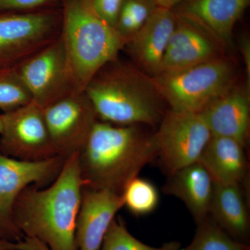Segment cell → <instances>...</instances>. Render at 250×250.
<instances>
[{
    "label": "cell",
    "instance_id": "obj_1",
    "mask_svg": "<svg viewBox=\"0 0 250 250\" xmlns=\"http://www.w3.org/2000/svg\"><path fill=\"white\" fill-rule=\"evenodd\" d=\"M78 154L67 158L57 178L47 187H26L14 207V220L24 237L49 250H77L75 233L82 189Z\"/></svg>",
    "mask_w": 250,
    "mask_h": 250
},
{
    "label": "cell",
    "instance_id": "obj_2",
    "mask_svg": "<svg viewBox=\"0 0 250 250\" xmlns=\"http://www.w3.org/2000/svg\"><path fill=\"white\" fill-rule=\"evenodd\" d=\"M140 126L97 122L78 154L83 187L121 195L125 186L156 160L154 133Z\"/></svg>",
    "mask_w": 250,
    "mask_h": 250
},
{
    "label": "cell",
    "instance_id": "obj_3",
    "mask_svg": "<svg viewBox=\"0 0 250 250\" xmlns=\"http://www.w3.org/2000/svg\"><path fill=\"white\" fill-rule=\"evenodd\" d=\"M83 92L105 123L155 126L166 113L152 77L118 57L100 68Z\"/></svg>",
    "mask_w": 250,
    "mask_h": 250
},
{
    "label": "cell",
    "instance_id": "obj_4",
    "mask_svg": "<svg viewBox=\"0 0 250 250\" xmlns=\"http://www.w3.org/2000/svg\"><path fill=\"white\" fill-rule=\"evenodd\" d=\"M60 37L77 91L118 58L125 42L116 29L99 17L88 0H62Z\"/></svg>",
    "mask_w": 250,
    "mask_h": 250
},
{
    "label": "cell",
    "instance_id": "obj_5",
    "mask_svg": "<svg viewBox=\"0 0 250 250\" xmlns=\"http://www.w3.org/2000/svg\"><path fill=\"white\" fill-rule=\"evenodd\" d=\"M151 77L170 109L200 113L233 86L235 70L231 62L219 57L180 71Z\"/></svg>",
    "mask_w": 250,
    "mask_h": 250
},
{
    "label": "cell",
    "instance_id": "obj_6",
    "mask_svg": "<svg viewBox=\"0 0 250 250\" xmlns=\"http://www.w3.org/2000/svg\"><path fill=\"white\" fill-rule=\"evenodd\" d=\"M62 11L0 13V68L16 67L60 36Z\"/></svg>",
    "mask_w": 250,
    "mask_h": 250
},
{
    "label": "cell",
    "instance_id": "obj_7",
    "mask_svg": "<svg viewBox=\"0 0 250 250\" xmlns=\"http://www.w3.org/2000/svg\"><path fill=\"white\" fill-rule=\"evenodd\" d=\"M154 136L156 160L168 175L197 162L212 134L201 113L170 109Z\"/></svg>",
    "mask_w": 250,
    "mask_h": 250
},
{
    "label": "cell",
    "instance_id": "obj_8",
    "mask_svg": "<svg viewBox=\"0 0 250 250\" xmlns=\"http://www.w3.org/2000/svg\"><path fill=\"white\" fill-rule=\"evenodd\" d=\"M16 69L31 102L41 108L79 93L74 84L60 36L23 61Z\"/></svg>",
    "mask_w": 250,
    "mask_h": 250
},
{
    "label": "cell",
    "instance_id": "obj_9",
    "mask_svg": "<svg viewBox=\"0 0 250 250\" xmlns=\"http://www.w3.org/2000/svg\"><path fill=\"white\" fill-rule=\"evenodd\" d=\"M66 159L56 156L36 162L13 159L0 152V239L22 241L24 235L14 220L15 203L29 186H48L57 178Z\"/></svg>",
    "mask_w": 250,
    "mask_h": 250
},
{
    "label": "cell",
    "instance_id": "obj_10",
    "mask_svg": "<svg viewBox=\"0 0 250 250\" xmlns=\"http://www.w3.org/2000/svg\"><path fill=\"white\" fill-rule=\"evenodd\" d=\"M1 154L30 162L58 156L49 136L42 109L36 104L31 102L21 107L1 113Z\"/></svg>",
    "mask_w": 250,
    "mask_h": 250
},
{
    "label": "cell",
    "instance_id": "obj_11",
    "mask_svg": "<svg viewBox=\"0 0 250 250\" xmlns=\"http://www.w3.org/2000/svg\"><path fill=\"white\" fill-rule=\"evenodd\" d=\"M42 109L58 156L67 159L80 154L99 121L86 94H72Z\"/></svg>",
    "mask_w": 250,
    "mask_h": 250
},
{
    "label": "cell",
    "instance_id": "obj_12",
    "mask_svg": "<svg viewBox=\"0 0 250 250\" xmlns=\"http://www.w3.org/2000/svg\"><path fill=\"white\" fill-rule=\"evenodd\" d=\"M250 0H182L173 11L213 39L221 47H229L233 31Z\"/></svg>",
    "mask_w": 250,
    "mask_h": 250
},
{
    "label": "cell",
    "instance_id": "obj_13",
    "mask_svg": "<svg viewBox=\"0 0 250 250\" xmlns=\"http://www.w3.org/2000/svg\"><path fill=\"white\" fill-rule=\"evenodd\" d=\"M123 207L121 195L83 187L75 233L77 250H100L110 225Z\"/></svg>",
    "mask_w": 250,
    "mask_h": 250
},
{
    "label": "cell",
    "instance_id": "obj_14",
    "mask_svg": "<svg viewBox=\"0 0 250 250\" xmlns=\"http://www.w3.org/2000/svg\"><path fill=\"white\" fill-rule=\"evenodd\" d=\"M177 22L173 10L158 6L124 49L150 77L159 74L170 36Z\"/></svg>",
    "mask_w": 250,
    "mask_h": 250
},
{
    "label": "cell",
    "instance_id": "obj_15",
    "mask_svg": "<svg viewBox=\"0 0 250 250\" xmlns=\"http://www.w3.org/2000/svg\"><path fill=\"white\" fill-rule=\"evenodd\" d=\"M212 136L236 140L245 148L250 130L249 90L231 87L215 99L201 112Z\"/></svg>",
    "mask_w": 250,
    "mask_h": 250
},
{
    "label": "cell",
    "instance_id": "obj_16",
    "mask_svg": "<svg viewBox=\"0 0 250 250\" xmlns=\"http://www.w3.org/2000/svg\"><path fill=\"white\" fill-rule=\"evenodd\" d=\"M220 47L201 29L177 16L158 75L180 71L221 57Z\"/></svg>",
    "mask_w": 250,
    "mask_h": 250
},
{
    "label": "cell",
    "instance_id": "obj_17",
    "mask_svg": "<svg viewBox=\"0 0 250 250\" xmlns=\"http://www.w3.org/2000/svg\"><path fill=\"white\" fill-rule=\"evenodd\" d=\"M214 183L198 161L168 174L162 191L182 200L196 225L209 215Z\"/></svg>",
    "mask_w": 250,
    "mask_h": 250
},
{
    "label": "cell",
    "instance_id": "obj_18",
    "mask_svg": "<svg viewBox=\"0 0 250 250\" xmlns=\"http://www.w3.org/2000/svg\"><path fill=\"white\" fill-rule=\"evenodd\" d=\"M245 149L236 140L212 136L198 162L208 171L214 184L248 186L249 163Z\"/></svg>",
    "mask_w": 250,
    "mask_h": 250
},
{
    "label": "cell",
    "instance_id": "obj_19",
    "mask_svg": "<svg viewBox=\"0 0 250 250\" xmlns=\"http://www.w3.org/2000/svg\"><path fill=\"white\" fill-rule=\"evenodd\" d=\"M209 215L231 238L248 245L250 218L248 186L214 184Z\"/></svg>",
    "mask_w": 250,
    "mask_h": 250
},
{
    "label": "cell",
    "instance_id": "obj_20",
    "mask_svg": "<svg viewBox=\"0 0 250 250\" xmlns=\"http://www.w3.org/2000/svg\"><path fill=\"white\" fill-rule=\"evenodd\" d=\"M179 250H250V248L231 238L208 215L197 225L191 243Z\"/></svg>",
    "mask_w": 250,
    "mask_h": 250
},
{
    "label": "cell",
    "instance_id": "obj_21",
    "mask_svg": "<svg viewBox=\"0 0 250 250\" xmlns=\"http://www.w3.org/2000/svg\"><path fill=\"white\" fill-rule=\"evenodd\" d=\"M124 207L135 216L150 214L157 208L159 192L147 179L136 177L125 186L121 194Z\"/></svg>",
    "mask_w": 250,
    "mask_h": 250
},
{
    "label": "cell",
    "instance_id": "obj_22",
    "mask_svg": "<svg viewBox=\"0 0 250 250\" xmlns=\"http://www.w3.org/2000/svg\"><path fill=\"white\" fill-rule=\"evenodd\" d=\"M182 244L170 241L155 248L145 244L129 232L121 218L113 220L105 235L100 250H179Z\"/></svg>",
    "mask_w": 250,
    "mask_h": 250
},
{
    "label": "cell",
    "instance_id": "obj_23",
    "mask_svg": "<svg viewBox=\"0 0 250 250\" xmlns=\"http://www.w3.org/2000/svg\"><path fill=\"white\" fill-rule=\"evenodd\" d=\"M158 6L152 0H124L116 29L125 42L140 30Z\"/></svg>",
    "mask_w": 250,
    "mask_h": 250
},
{
    "label": "cell",
    "instance_id": "obj_24",
    "mask_svg": "<svg viewBox=\"0 0 250 250\" xmlns=\"http://www.w3.org/2000/svg\"><path fill=\"white\" fill-rule=\"evenodd\" d=\"M29 92L16 67L0 68V110L12 111L31 103Z\"/></svg>",
    "mask_w": 250,
    "mask_h": 250
},
{
    "label": "cell",
    "instance_id": "obj_25",
    "mask_svg": "<svg viewBox=\"0 0 250 250\" xmlns=\"http://www.w3.org/2000/svg\"><path fill=\"white\" fill-rule=\"evenodd\" d=\"M99 17L116 29L124 0H88Z\"/></svg>",
    "mask_w": 250,
    "mask_h": 250
},
{
    "label": "cell",
    "instance_id": "obj_26",
    "mask_svg": "<svg viewBox=\"0 0 250 250\" xmlns=\"http://www.w3.org/2000/svg\"><path fill=\"white\" fill-rule=\"evenodd\" d=\"M57 0H0V13L39 11Z\"/></svg>",
    "mask_w": 250,
    "mask_h": 250
},
{
    "label": "cell",
    "instance_id": "obj_27",
    "mask_svg": "<svg viewBox=\"0 0 250 250\" xmlns=\"http://www.w3.org/2000/svg\"><path fill=\"white\" fill-rule=\"evenodd\" d=\"M17 250H49L46 245L34 238L24 237L18 242Z\"/></svg>",
    "mask_w": 250,
    "mask_h": 250
},
{
    "label": "cell",
    "instance_id": "obj_28",
    "mask_svg": "<svg viewBox=\"0 0 250 250\" xmlns=\"http://www.w3.org/2000/svg\"><path fill=\"white\" fill-rule=\"evenodd\" d=\"M241 51L242 54L243 55L244 58L245 65H246V78H247V89L250 90L248 88H250V43L248 39H245L243 42H241Z\"/></svg>",
    "mask_w": 250,
    "mask_h": 250
},
{
    "label": "cell",
    "instance_id": "obj_29",
    "mask_svg": "<svg viewBox=\"0 0 250 250\" xmlns=\"http://www.w3.org/2000/svg\"><path fill=\"white\" fill-rule=\"evenodd\" d=\"M152 1L161 7L173 9L182 0H152Z\"/></svg>",
    "mask_w": 250,
    "mask_h": 250
},
{
    "label": "cell",
    "instance_id": "obj_30",
    "mask_svg": "<svg viewBox=\"0 0 250 250\" xmlns=\"http://www.w3.org/2000/svg\"><path fill=\"white\" fill-rule=\"evenodd\" d=\"M17 243L0 239V250H17Z\"/></svg>",
    "mask_w": 250,
    "mask_h": 250
},
{
    "label": "cell",
    "instance_id": "obj_31",
    "mask_svg": "<svg viewBox=\"0 0 250 250\" xmlns=\"http://www.w3.org/2000/svg\"><path fill=\"white\" fill-rule=\"evenodd\" d=\"M2 129V120H1V114H0V132Z\"/></svg>",
    "mask_w": 250,
    "mask_h": 250
}]
</instances>
